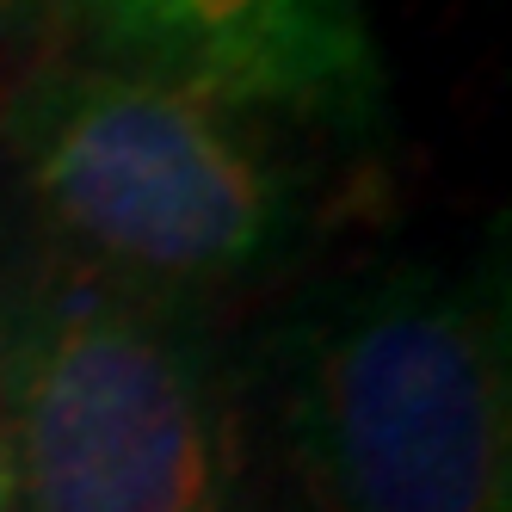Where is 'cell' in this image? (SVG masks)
I'll return each instance as SVG.
<instances>
[{
    "label": "cell",
    "mask_w": 512,
    "mask_h": 512,
    "mask_svg": "<svg viewBox=\"0 0 512 512\" xmlns=\"http://www.w3.org/2000/svg\"><path fill=\"white\" fill-rule=\"evenodd\" d=\"M31 7V0H0V19H7V13H25Z\"/></svg>",
    "instance_id": "6"
},
{
    "label": "cell",
    "mask_w": 512,
    "mask_h": 512,
    "mask_svg": "<svg viewBox=\"0 0 512 512\" xmlns=\"http://www.w3.org/2000/svg\"><path fill=\"white\" fill-rule=\"evenodd\" d=\"M506 414L500 290L432 260L377 266L272 340V506L506 512Z\"/></svg>",
    "instance_id": "1"
},
{
    "label": "cell",
    "mask_w": 512,
    "mask_h": 512,
    "mask_svg": "<svg viewBox=\"0 0 512 512\" xmlns=\"http://www.w3.org/2000/svg\"><path fill=\"white\" fill-rule=\"evenodd\" d=\"M0 512H13V482H7V438H0Z\"/></svg>",
    "instance_id": "5"
},
{
    "label": "cell",
    "mask_w": 512,
    "mask_h": 512,
    "mask_svg": "<svg viewBox=\"0 0 512 512\" xmlns=\"http://www.w3.org/2000/svg\"><path fill=\"white\" fill-rule=\"evenodd\" d=\"M112 56L260 118L364 124L383 62L358 0H87Z\"/></svg>",
    "instance_id": "4"
},
{
    "label": "cell",
    "mask_w": 512,
    "mask_h": 512,
    "mask_svg": "<svg viewBox=\"0 0 512 512\" xmlns=\"http://www.w3.org/2000/svg\"><path fill=\"white\" fill-rule=\"evenodd\" d=\"M0 438L13 512H247L241 408L192 334L68 260L0 334Z\"/></svg>",
    "instance_id": "3"
},
{
    "label": "cell",
    "mask_w": 512,
    "mask_h": 512,
    "mask_svg": "<svg viewBox=\"0 0 512 512\" xmlns=\"http://www.w3.org/2000/svg\"><path fill=\"white\" fill-rule=\"evenodd\" d=\"M7 167L56 260L149 303L229 290L297 235V179L266 118L124 56H62L0 105Z\"/></svg>",
    "instance_id": "2"
}]
</instances>
